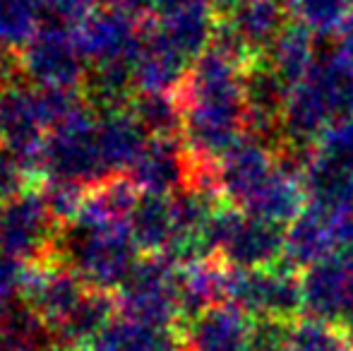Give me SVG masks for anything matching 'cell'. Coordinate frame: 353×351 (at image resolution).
I'll return each mask as SVG.
<instances>
[{"label":"cell","mask_w":353,"mask_h":351,"mask_svg":"<svg viewBox=\"0 0 353 351\" xmlns=\"http://www.w3.org/2000/svg\"><path fill=\"white\" fill-rule=\"evenodd\" d=\"M312 157L353 181V116L334 123L315 147Z\"/></svg>","instance_id":"obj_32"},{"label":"cell","mask_w":353,"mask_h":351,"mask_svg":"<svg viewBox=\"0 0 353 351\" xmlns=\"http://www.w3.org/2000/svg\"><path fill=\"white\" fill-rule=\"evenodd\" d=\"M192 61L183 53L171 48L166 41L152 34L144 24L142 48L137 53L132 77H135V92H159V94H178L190 75Z\"/></svg>","instance_id":"obj_20"},{"label":"cell","mask_w":353,"mask_h":351,"mask_svg":"<svg viewBox=\"0 0 353 351\" xmlns=\"http://www.w3.org/2000/svg\"><path fill=\"white\" fill-rule=\"evenodd\" d=\"M207 234L216 258L231 270H265L283 263L286 226L257 219L231 205L219 207Z\"/></svg>","instance_id":"obj_4"},{"label":"cell","mask_w":353,"mask_h":351,"mask_svg":"<svg viewBox=\"0 0 353 351\" xmlns=\"http://www.w3.org/2000/svg\"><path fill=\"white\" fill-rule=\"evenodd\" d=\"M128 231L142 255L166 253L168 243L176 234L173 195L140 192L130 217H128Z\"/></svg>","instance_id":"obj_23"},{"label":"cell","mask_w":353,"mask_h":351,"mask_svg":"<svg viewBox=\"0 0 353 351\" xmlns=\"http://www.w3.org/2000/svg\"><path fill=\"white\" fill-rule=\"evenodd\" d=\"M334 253H339V243H336L332 212L307 202L305 210L286 226L283 263L296 272H303Z\"/></svg>","instance_id":"obj_18"},{"label":"cell","mask_w":353,"mask_h":351,"mask_svg":"<svg viewBox=\"0 0 353 351\" xmlns=\"http://www.w3.org/2000/svg\"><path fill=\"white\" fill-rule=\"evenodd\" d=\"M87 291L89 289L72 270H68L58 260H46V263L27 265L19 301L29 305L53 334Z\"/></svg>","instance_id":"obj_14"},{"label":"cell","mask_w":353,"mask_h":351,"mask_svg":"<svg viewBox=\"0 0 353 351\" xmlns=\"http://www.w3.org/2000/svg\"><path fill=\"white\" fill-rule=\"evenodd\" d=\"M195 174V159L183 137H149L147 147L128 176L142 192L176 195Z\"/></svg>","instance_id":"obj_16"},{"label":"cell","mask_w":353,"mask_h":351,"mask_svg":"<svg viewBox=\"0 0 353 351\" xmlns=\"http://www.w3.org/2000/svg\"><path fill=\"white\" fill-rule=\"evenodd\" d=\"M330 212H332V221H334V234H336L339 250L353 255V192L339 207H334Z\"/></svg>","instance_id":"obj_36"},{"label":"cell","mask_w":353,"mask_h":351,"mask_svg":"<svg viewBox=\"0 0 353 351\" xmlns=\"http://www.w3.org/2000/svg\"><path fill=\"white\" fill-rule=\"evenodd\" d=\"M24 272H27V265L0 253V323H3V318L10 313L14 301L22 294Z\"/></svg>","instance_id":"obj_35"},{"label":"cell","mask_w":353,"mask_h":351,"mask_svg":"<svg viewBox=\"0 0 353 351\" xmlns=\"http://www.w3.org/2000/svg\"><path fill=\"white\" fill-rule=\"evenodd\" d=\"M226 277L228 267L219 258L181 267V284H178L181 323L178 328L190 323L212 305L226 303Z\"/></svg>","instance_id":"obj_24"},{"label":"cell","mask_w":353,"mask_h":351,"mask_svg":"<svg viewBox=\"0 0 353 351\" xmlns=\"http://www.w3.org/2000/svg\"><path fill=\"white\" fill-rule=\"evenodd\" d=\"M39 192H41L48 210H51V214L56 217L61 226L72 224L82 214L89 197L87 188L74 185V183H63V181H46Z\"/></svg>","instance_id":"obj_33"},{"label":"cell","mask_w":353,"mask_h":351,"mask_svg":"<svg viewBox=\"0 0 353 351\" xmlns=\"http://www.w3.org/2000/svg\"><path fill=\"white\" fill-rule=\"evenodd\" d=\"M305 205L307 195L305 185H303V176L279 161L276 171L250 197V202L243 207V212L250 217H257V219H267L274 221V224L288 226L305 210Z\"/></svg>","instance_id":"obj_21"},{"label":"cell","mask_w":353,"mask_h":351,"mask_svg":"<svg viewBox=\"0 0 353 351\" xmlns=\"http://www.w3.org/2000/svg\"><path fill=\"white\" fill-rule=\"evenodd\" d=\"M286 10L291 22L315 37H336L353 19V0H291Z\"/></svg>","instance_id":"obj_29"},{"label":"cell","mask_w":353,"mask_h":351,"mask_svg":"<svg viewBox=\"0 0 353 351\" xmlns=\"http://www.w3.org/2000/svg\"><path fill=\"white\" fill-rule=\"evenodd\" d=\"M29 169L19 161L14 152L0 145V205L10 202L12 197L22 195L29 185Z\"/></svg>","instance_id":"obj_34"},{"label":"cell","mask_w":353,"mask_h":351,"mask_svg":"<svg viewBox=\"0 0 353 351\" xmlns=\"http://www.w3.org/2000/svg\"><path fill=\"white\" fill-rule=\"evenodd\" d=\"M41 174L46 181L74 183L87 190L108 181L99 147L97 111L89 103L46 135Z\"/></svg>","instance_id":"obj_5"},{"label":"cell","mask_w":353,"mask_h":351,"mask_svg":"<svg viewBox=\"0 0 353 351\" xmlns=\"http://www.w3.org/2000/svg\"><path fill=\"white\" fill-rule=\"evenodd\" d=\"M279 152L265 140L245 132L221 159L214 164V181L223 202L243 212L250 197L267 183L279 166Z\"/></svg>","instance_id":"obj_13"},{"label":"cell","mask_w":353,"mask_h":351,"mask_svg":"<svg viewBox=\"0 0 353 351\" xmlns=\"http://www.w3.org/2000/svg\"><path fill=\"white\" fill-rule=\"evenodd\" d=\"M334 39H336L334 51L339 53V56L344 58V61L353 68V19L344 24V29H341V32L336 34Z\"/></svg>","instance_id":"obj_37"},{"label":"cell","mask_w":353,"mask_h":351,"mask_svg":"<svg viewBox=\"0 0 353 351\" xmlns=\"http://www.w3.org/2000/svg\"><path fill=\"white\" fill-rule=\"evenodd\" d=\"M130 111L149 137H183L181 94L137 92L130 101Z\"/></svg>","instance_id":"obj_28"},{"label":"cell","mask_w":353,"mask_h":351,"mask_svg":"<svg viewBox=\"0 0 353 351\" xmlns=\"http://www.w3.org/2000/svg\"><path fill=\"white\" fill-rule=\"evenodd\" d=\"M121 5H125L128 10H132L140 17H149L152 12H157V8L163 3V0H118Z\"/></svg>","instance_id":"obj_38"},{"label":"cell","mask_w":353,"mask_h":351,"mask_svg":"<svg viewBox=\"0 0 353 351\" xmlns=\"http://www.w3.org/2000/svg\"><path fill=\"white\" fill-rule=\"evenodd\" d=\"M97 128L99 147H101L108 178L130 174L149 142L147 130L132 116L130 106L113 108V111H97Z\"/></svg>","instance_id":"obj_19"},{"label":"cell","mask_w":353,"mask_h":351,"mask_svg":"<svg viewBox=\"0 0 353 351\" xmlns=\"http://www.w3.org/2000/svg\"><path fill=\"white\" fill-rule=\"evenodd\" d=\"M118 310V301L113 294L106 291H92L89 289L84 294V299L74 305V310L63 320L61 325L53 332V342L65 344L70 349H84L87 351L116 323Z\"/></svg>","instance_id":"obj_22"},{"label":"cell","mask_w":353,"mask_h":351,"mask_svg":"<svg viewBox=\"0 0 353 351\" xmlns=\"http://www.w3.org/2000/svg\"><path fill=\"white\" fill-rule=\"evenodd\" d=\"M252 323L233 303H219L207 308L181 330L185 351H250Z\"/></svg>","instance_id":"obj_17"},{"label":"cell","mask_w":353,"mask_h":351,"mask_svg":"<svg viewBox=\"0 0 353 351\" xmlns=\"http://www.w3.org/2000/svg\"><path fill=\"white\" fill-rule=\"evenodd\" d=\"M144 24L161 41L195 63L212 48L219 27V12L212 0H163Z\"/></svg>","instance_id":"obj_12"},{"label":"cell","mask_w":353,"mask_h":351,"mask_svg":"<svg viewBox=\"0 0 353 351\" xmlns=\"http://www.w3.org/2000/svg\"><path fill=\"white\" fill-rule=\"evenodd\" d=\"M315 34H310L305 27L296 22H288L286 29L279 34L267 56L262 61L286 82L288 87H296L301 80H305L317 61V43Z\"/></svg>","instance_id":"obj_26"},{"label":"cell","mask_w":353,"mask_h":351,"mask_svg":"<svg viewBox=\"0 0 353 351\" xmlns=\"http://www.w3.org/2000/svg\"><path fill=\"white\" fill-rule=\"evenodd\" d=\"M0 126H3V145L19 157L32 176L41 174L48 123L43 116L39 89L27 80L5 89L0 94Z\"/></svg>","instance_id":"obj_11"},{"label":"cell","mask_w":353,"mask_h":351,"mask_svg":"<svg viewBox=\"0 0 353 351\" xmlns=\"http://www.w3.org/2000/svg\"><path fill=\"white\" fill-rule=\"evenodd\" d=\"M24 80L41 89H79L89 75V63L79 46L74 24L46 19L37 37L19 53Z\"/></svg>","instance_id":"obj_6"},{"label":"cell","mask_w":353,"mask_h":351,"mask_svg":"<svg viewBox=\"0 0 353 351\" xmlns=\"http://www.w3.org/2000/svg\"><path fill=\"white\" fill-rule=\"evenodd\" d=\"M61 229L41 192L24 190L0 205V253L22 265L53 260Z\"/></svg>","instance_id":"obj_9"},{"label":"cell","mask_w":353,"mask_h":351,"mask_svg":"<svg viewBox=\"0 0 353 351\" xmlns=\"http://www.w3.org/2000/svg\"><path fill=\"white\" fill-rule=\"evenodd\" d=\"M53 334L29 305L19 301L0 323V351H43Z\"/></svg>","instance_id":"obj_30"},{"label":"cell","mask_w":353,"mask_h":351,"mask_svg":"<svg viewBox=\"0 0 353 351\" xmlns=\"http://www.w3.org/2000/svg\"><path fill=\"white\" fill-rule=\"evenodd\" d=\"M77 29L79 46L94 68H135L137 53L142 48L144 37V17L135 14L121 3H108L89 12Z\"/></svg>","instance_id":"obj_10"},{"label":"cell","mask_w":353,"mask_h":351,"mask_svg":"<svg viewBox=\"0 0 353 351\" xmlns=\"http://www.w3.org/2000/svg\"><path fill=\"white\" fill-rule=\"evenodd\" d=\"M142 258L128 221H103L89 214L63 226L53 253V260L72 270L87 289L106 294L121 289Z\"/></svg>","instance_id":"obj_3"},{"label":"cell","mask_w":353,"mask_h":351,"mask_svg":"<svg viewBox=\"0 0 353 351\" xmlns=\"http://www.w3.org/2000/svg\"><path fill=\"white\" fill-rule=\"evenodd\" d=\"M226 301L252 320L293 323L303 315L301 272L286 263L265 270H231L226 277Z\"/></svg>","instance_id":"obj_8"},{"label":"cell","mask_w":353,"mask_h":351,"mask_svg":"<svg viewBox=\"0 0 353 351\" xmlns=\"http://www.w3.org/2000/svg\"><path fill=\"white\" fill-rule=\"evenodd\" d=\"M0 142H3V126H0Z\"/></svg>","instance_id":"obj_41"},{"label":"cell","mask_w":353,"mask_h":351,"mask_svg":"<svg viewBox=\"0 0 353 351\" xmlns=\"http://www.w3.org/2000/svg\"><path fill=\"white\" fill-rule=\"evenodd\" d=\"M46 19L43 0H0V51L19 56Z\"/></svg>","instance_id":"obj_27"},{"label":"cell","mask_w":353,"mask_h":351,"mask_svg":"<svg viewBox=\"0 0 353 351\" xmlns=\"http://www.w3.org/2000/svg\"><path fill=\"white\" fill-rule=\"evenodd\" d=\"M288 351H353V339L344 325L301 315L288 330Z\"/></svg>","instance_id":"obj_31"},{"label":"cell","mask_w":353,"mask_h":351,"mask_svg":"<svg viewBox=\"0 0 353 351\" xmlns=\"http://www.w3.org/2000/svg\"><path fill=\"white\" fill-rule=\"evenodd\" d=\"M349 255H351V253H349ZM351 258H353V255H351ZM341 325H344L346 330H353V303H351L349 313H346V318H344V323H341Z\"/></svg>","instance_id":"obj_39"},{"label":"cell","mask_w":353,"mask_h":351,"mask_svg":"<svg viewBox=\"0 0 353 351\" xmlns=\"http://www.w3.org/2000/svg\"><path fill=\"white\" fill-rule=\"evenodd\" d=\"M349 116H353V68L332 48L317 56L305 80L291 87L281 150L315 152L325 132Z\"/></svg>","instance_id":"obj_2"},{"label":"cell","mask_w":353,"mask_h":351,"mask_svg":"<svg viewBox=\"0 0 353 351\" xmlns=\"http://www.w3.org/2000/svg\"><path fill=\"white\" fill-rule=\"evenodd\" d=\"M181 267L168 255H144L128 281L116 291L123 318L144 325L178 328L181 323Z\"/></svg>","instance_id":"obj_7"},{"label":"cell","mask_w":353,"mask_h":351,"mask_svg":"<svg viewBox=\"0 0 353 351\" xmlns=\"http://www.w3.org/2000/svg\"><path fill=\"white\" fill-rule=\"evenodd\" d=\"M43 351H77V349H70V347H65V344H58V342H53V344H48Z\"/></svg>","instance_id":"obj_40"},{"label":"cell","mask_w":353,"mask_h":351,"mask_svg":"<svg viewBox=\"0 0 353 351\" xmlns=\"http://www.w3.org/2000/svg\"><path fill=\"white\" fill-rule=\"evenodd\" d=\"M303 315L327 323H344L353 303V258L334 253L301 272Z\"/></svg>","instance_id":"obj_15"},{"label":"cell","mask_w":353,"mask_h":351,"mask_svg":"<svg viewBox=\"0 0 353 351\" xmlns=\"http://www.w3.org/2000/svg\"><path fill=\"white\" fill-rule=\"evenodd\" d=\"M245 68L241 58L212 46L192 63L178 92L183 140L200 164H216L248 132Z\"/></svg>","instance_id":"obj_1"},{"label":"cell","mask_w":353,"mask_h":351,"mask_svg":"<svg viewBox=\"0 0 353 351\" xmlns=\"http://www.w3.org/2000/svg\"><path fill=\"white\" fill-rule=\"evenodd\" d=\"M288 3H291V0H283V5H288Z\"/></svg>","instance_id":"obj_42"},{"label":"cell","mask_w":353,"mask_h":351,"mask_svg":"<svg viewBox=\"0 0 353 351\" xmlns=\"http://www.w3.org/2000/svg\"><path fill=\"white\" fill-rule=\"evenodd\" d=\"M87 351H185V342L178 328L118 318Z\"/></svg>","instance_id":"obj_25"},{"label":"cell","mask_w":353,"mask_h":351,"mask_svg":"<svg viewBox=\"0 0 353 351\" xmlns=\"http://www.w3.org/2000/svg\"><path fill=\"white\" fill-rule=\"evenodd\" d=\"M349 334H351V339H353V330H349Z\"/></svg>","instance_id":"obj_43"}]
</instances>
